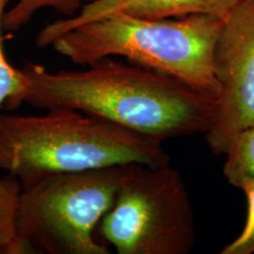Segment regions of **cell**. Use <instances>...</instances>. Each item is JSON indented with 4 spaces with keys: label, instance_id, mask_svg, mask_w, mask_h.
Returning a JSON list of instances; mask_svg holds the SVG:
<instances>
[{
    "label": "cell",
    "instance_id": "obj_11",
    "mask_svg": "<svg viewBox=\"0 0 254 254\" xmlns=\"http://www.w3.org/2000/svg\"><path fill=\"white\" fill-rule=\"evenodd\" d=\"M8 0H0V107L6 104L9 110L19 107V97L24 88V79L20 69L13 67L6 58L2 47V18Z\"/></svg>",
    "mask_w": 254,
    "mask_h": 254
},
{
    "label": "cell",
    "instance_id": "obj_7",
    "mask_svg": "<svg viewBox=\"0 0 254 254\" xmlns=\"http://www.w3.org/2000/svg\"><path fill=\"white\" fill-rule=\"evenodd\" d=\"M241 0H93L82 5L73 17L59 19L41 30L36 38L39 47L52 44L82 24L113 13H125L144 19H166L190 14H209L226 19Z\"/></svg>",
    "mask_w": 254,
    "mask_h": 254
},
{
    "label": "cell",
    "instance_id": "obj_1",
    "mask_svg": "<svg viewBox=\"0 0 254 254\" xmlns=\"http://www.w3.org/2000/svg\"><path fill=\"white\" fill-rule=\"evenodd\" d=\"M20 71L24 88L19 106L77 110L163 142L205 134L217 117V95L112 57L97 60L82 71L51 72L30 62Z\"/></svg>",
    "mask_w": 254,
    "mask_h": 254
},
{
    "label": "cell",
    "instance_id": "obj_5",
    "mask_svg": "<svg viewBox=\"0 0 254 254\" xmlns=\"http://www.w3.org/2000/svg\"><path fill=\"white\" fill-rule=\"evenodd\" d=\"M97 230L118 254H189L195 225L182 174L171 164H129Z\"/></svg>",
    "mask_w": 254,
    "mask_h": 254
},
{
    "label": "cell",
    "instance_id": "obj_9",
    "mask_svg": "<svg viewBox=\"0 0 254 254\" xmlns=\"http://www.w3.org/2000/svg\"><path fill=\"white\" fill-rule=\"evenodd\" d=\"M224 164V177L232 186L244 190L254 183V125L232 139Z\"/></svg>",
    "mask_w": 254,
    "mask_h": 254
},
{
    "label": "cell",
    "instance_id": "obj_8",
    "mask_svg": "<svg viewBox=\"0 0 254 254\" xmlns=\"http://www.w3.org/2000/svg\"><path fill=\"white\" fill-rule=\"evenodd\" d=\"M21 183L7 174L0 179V254H27L18 233Z\"/></svg>",
    "mask_w": 254,
    "mask_h": 254
},
{
    "label": "cell",
    "instance_id": "obj_3",
    "mask_svg": "<svg viewBox=\"0 0 254 254\" xmlns=\"http://www.w3.org/2000/svg\"><path fill=\"white\" fill-rule=\"evenodd\" d=\"M222 25L224 19L209 14L173 20L113 13L72 28L52 46L75 65L123 57L218 97L213 53Z\"/></svg>",
    "mask_w": 254,
    "mask_h": 254
},
{
    "label": "cell",
    "instance_id": "obj_12",
    "mask_svg": "<svg viewBox=\"0 0 254 254\" xmlns=\"http://www.w3.org/2000/svg\"><path fill=\"white\" fill-rule=\"evenodd\" d=\"M247 198L249 212L246 224L241 233L228 245L224 247L221 254H252L254 253V183L243 190Z\"/></svg>",
    "mask_w": 254,
    "mask_h": 254
},
{
    "label": "cell",
    "instance_id": "obj_10",
    "mask_svg": "<svg viewBox=\"0 0 254 254\" xmlns=\"http://www.w3.org/2000/svg\"><path fill=\"white\" fill-rule=\"evenodd\" d=\"M53 8L66 17H73L82 7L81 0H18L17 4L5 12L2 28L18 32L30 23L33 15L41 8Z\"/></svg>",
    "mask_w": 254,
    "mask_h": 254
},
{
    "label": "cell",
    "instance_id": "obj_4",
    "mask_svg": "<svg viewBox=\"0 0 254 254\" xmlns=\"http://www.w3.org/2000/svg\"><path fill=\"white\" fill-rule=\"evenodd\" d=\"M128 165L20 182L18 233L27 254H109L94 232L112 207Z\"/></svg>",
    "mask_w": 254,
    "mask_h": 254
},
{
    "label": "cell",
    "instance_id": "obj_6",
    "mask_svg": "<svg viewBox=\"0 0 254 254\" xmlns=\"http://www.w3.org/2000/svg\"><path fill=\"white\" fill-rule=\"evenodd\" d=\"M213 64L218 111L205 140L220 155L238 132L254 125V0H241L224 20Z\"/></svg>",
    "mask_w": 254,
    "mask_h": 254
},
{
    "label": "cell",
    "instance_id": "obj_2",
    "mask_svg": "<svg viewBox=\"0 0 254 254\" xmlns=\"http://www.w3.org/2000/svg\"><path fill=\"white\" fill-rule=\"evenodd\" d=\"M171 164L163 141L72 109L44 116L0 113V171L20 182L117 165Z\"/></svg>",
    "mask_w": 254,
    "mask_h": 254
}]
</instances>
